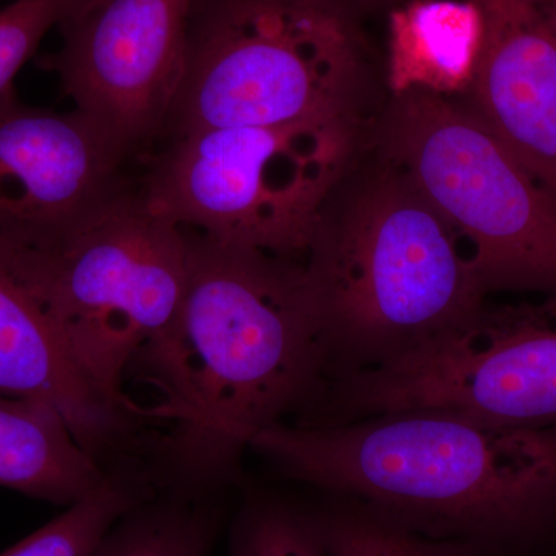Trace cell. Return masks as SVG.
I'll list each match as a JSON object with an SVG mask.
<instances>
[{
    "label": "cell",
    "instance_id": "cell-1",
    "mask_svg": "<svg viewBox=\"0 0 556 556\" xmlns=\"http://www.w3.org/2000/svg\"><path fill=\"white\" fill-rule=\"evenodd\" d=\"M188 233L178 316L135 367L160 390L149 416L174 427L167 452L193 478H219L258 433L316 404L328 354L305 263Z\"/></svg>",
    "mask_w": 556,
    "mask_h": 556
},
{
    "label": "cell",
    "instance_id": "cell-2",
    "mask_svg": "<svg viewBox=\"0 0 556 556\" xmlns=\"http://www.w3.org/2000/svg\"><path fill=\"white\" fill-rule=\"evenodd\" d=\"M249 448L424 535L495 547L556 519V426L404 409L336 426L277 424Z\"/></svg>",
    "mask_w": 556,
    "mask_h": 556
},
{
    "label": "cell",
    "instance_id": "cell-3",
    "mask_svg": "<svg viewBox=\"0 0 556 556\" xmlns=\"http://www.w3.org/2000/svg\"><path fill=\"white\" fill-rule=\"evenodd\" d=\"M329 382L386 367L484 305L473 252L393 164L325 208L305 260Z\"/></svg>",
    "mask_w": 556,
    "mask_h": 556
},
{
    "label": "cell",
    "instance_id": "cell-4",
    "mask_svg": "<svg viewBox=\"0 0 556 556\" xmlns=\"http://www.w3.org/2000/svg\"><path fill=\"white\" fill-rule=\"evenodd\" d=\"M188 265V229L150 207L138 175L56 247L0 257L46 311L90 387L142 424L148 412L127 396L126 380L175 324Z\"/></svg>",
    "mask_w": 556,
    "mask_h": 556
},
{
    "label": "cell",
    "instance_id": "cell-5",
    "mask_svg": "<svg viewBox=\"0 0 556 556\" xmlns=\"http://www.w3.org/2000/svg\"><path fill=\"white\" fill-rule=\"evenodd\" d=\"M351 148V115L193 130L142 156L139 189L182 228L305 263Z\"/></svg>",
    "mask_w": 556,
    "mask_h": 556
},
{
    "label": "cell",
    "instance_id": "cell-6",
    "mask_svg": "<svg viewBox=\"0 0 556 556\" xmlns=\"http://www.w3.org/2000/svg\"><path fill=\"white\" fill-rule=\"evenodd\" d=\"M357 76L342 0H195L161 139L350 116Z\"/></svg>",
    "mask_w": 556,
    "mask_h": 556
},
{
    "label": "cell",
    "instance_id": "cell-7",
    "mask_svg": "<svg viewBox=\"0 0 556 556\" xmlns=\"http://www.w3.org/2000/svg\"><path fill=\"white\" fill-rule=\"evenodd\" d=\"M394 98L388 163L464 237L486 294H556L554 193L470 109L427 91Z\"/></svg>",
    "mask_w": 556,
    "mask_h": 556
},
{
    "label": "cell",
    "instance_id": "cell-8",
    "mask_svg": "<svg viewBox=\"0 0 556 556\" xmlns=\"http://www.w3.org/2000/svg\"><path fill=\"white\" fill-rule=\"evenodd\" d=\"M419 408L500 426H556V294L492 308L484 303L408 356L332 380L311 424Z\"/></svg>",
    "mask_w": 556,
    "mask_h": 556
},
{
    "label": "cell",
    "instance_id": "cell-9",
    "mask_svg": "<svg viewBox=\"0 0 556 556\" xmlns=\"http://www.w3.org/2000/svg\"><path fill=\"white\" fill-rule=\"evenodd\" d=\"M195 0H75L56 28L60 50L38 67L134 159L166 130L186 65Z\"/></svg>",
    "mask_w": 556,
    "mask_h": 556
},
{
    "label": "cell",
    "instance_id": "cell-10",
    "mask_svg": "<svg viewBox=\"0 0 556 556\" xmlns=\"http://www.w3.org/2000/svg\"><path fill=\"white\" fill-rule=\"evenodd\" d=\"M134 156L89 116L0 93V257L56 247L134 185Z\"/></svg>",
    "mask_w": 556,
    "mask_h": 556
},
{
    "label": "cell",
    "instance_id": "cell-11",
    "mask_svg": "<svg viewBox=\"0 0 556 556\" xmlns=\"http://www.w3.org/2000/svg\"><path fill=\"white\" fill-rule=\"evenodd\" d=\"M484 38L468 109L556 197V0H473Z\"/></svg>",
    "mask_w": 556,
    "mask_h": 556
},
{
    "label": "cell",
    "instance_id": "cell-12",
    "mask_svg": "<svg viewBox=\"0 0 556 556\" xmlns=\"http://www.w3.org/2000/svg\"><path fill=\"white\" fill-rule=\"evenodd\" d=\"M0 393L56 409L76 439L100 457L134 447L144 426L110 407L20 281L0 266Z\"/></svg>",
    "mask_w": 556,
    "mask_h": 556
},
{
    "label": "cell",
    "instance_id": "cell-13",
    "mask_svg": "<svg viewBox=\"0 0 556 556\" xmlns=\"http://www.w3.org/2000/svg\"><path fill=\"white\" fill-rule=\"evenodd\" d=\"M484 38L473 0H409L390 16L387 83L394 97L470 90Z\"/></svg>",
    "mask_w": 556,
    "mask_h": 556
},
{
    "label": "cell",
    "instance_id": "cell-14",
    "mask_svg": "<svg viewBox=\"0 0 556 556\" xmlns=\"http://www.w3.org/2000/svg\"><path fill=\"white\" fill-rule=\"evenodd\" d=\"M110 470L84 447L56 409L0 393V486L68 507Z\"/></svg>",
    "mask_w": 556,
    "mask_h": 556
},
{
    "label": "cell",
    "instance_id": "cell-15",
    "mask_svg": "<svg viewBox=\"0 0 556 556\" xmlns=\"http://www.w3.org/2000/svg\"><path fill=\"white\" fill-rule=\"evenodd\" d=\"M217 518L195 497L150 496L110 529L91 556H211Z\"/></svg>",
    "mask_w": 556,
    "mask_h": 556
},
{
    "label": "cell",
    "instance_id": "cell-16",
    "mask_svg": "<svg viewBox=\"0 0 556 556\" xmlns=\"http://www.w3.org/2000/svg\"><path fill=\"white\" fill-rule=\"evenodd\" d=\"M155 493L146 475L127 473L124 468L110 471L94 492L0 556H91L127 511Z\"/></svg>",
    "mask_w": 556,
    "mask_h": 556
},
{
    "label": "cell",
    "instance_id": "cell-17",
    "mask_svg": "<svg viewBox=\"0 0 556 556\" xmlns=\"http://www.w3.org/2000/svg\"><path fill=\"white\" fill-rule=\"evenodd\" d=\"M313 517L331 556H495L493 546L424 535L358 504Z\"/></svg>",
    "mask_w": 556,
    "mask_h": 556
},
{
    "label": "cell",
    "instance_id": "cell-18",
    "mask_svg": "<svg viewBox=\"0 0 556 556\" xmlns=\"http://www.w3.org/2000/svg\"><path fill=\"white\" fill-rule=\"evenodd\" d=\"M228 556H331L311 514L280 501L255 500L233 526Z\"/></svg>",
    "mask_w": 556,
    "mask_h": 556
},
{
    "label": "cell",
    "instance_id": "cell-19",
    "mask_svg": "<svg viewBox=\"0 0 556 556\" xmlns=\"http://www.w3.org/2000/svg\"><path fill=\"white\" fill-rule=\"evenodd\" d=\"M75 0H11L0 7V93L35 56L51 28Z\"/></svg>",
    "mask_w": 556,
    "mask_h": 556
}]
</instances>
